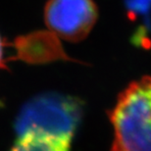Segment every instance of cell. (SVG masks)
<instances>
[{
    "label": "cell",
    "mask_w": 151,
    "mask_h": 151,
    "mask_svg": "<svg viewBox=\"0 0 151 151\" xmlns=\"http://www.w3.org/2000/svg\"><path fill=\"white\" fill-rule=\"evenodd\" d=\"M111 151H151V76L129 84L110 111Z\"/></svg>",
    "instance_id": "obj_1"
},
{
    "label": "cell",
    "mask_w": 151,
    "mask_h": 151,
    "mask_svg": "<svg viewBox=\"0 0 151 151\" xmlns=\"http://www.w3.org/2000/svg\"><path fill=\"white\" fill-rule=\"evenodd\" d=\"M83 115L78 99L58 93H43L24 104L15 120L18 135L31 129L73 137Z\"/></svg>",
    "instance_id": "obj_2"
},
{
    "label": "cell",
    "mask_w": 151,
    "mask_h": 151,
    "mask_svg": "<svg viewBox=\"0 0 151 151\" xmlns=\"http://www.w3.org/2000/svg\"><path fill=\"white\" fill-rule=\"evenodd\" d=\"M97 16L94 0H48L44 8V20L50 32L71 42L83 40Z\"/></svg>",
    "instance_id": "obj_3"
},
{
    "label": "cell",
    "mask_w": 151,
    "mask_h": 151,
    "mask_svg": "<svg viewBox=\"0 0 151 151\" xmlns=\"http://www.w3.org/2000/svg\"><path fill=\"white\" fill-rule=\"evenodd\" d=\"M13 48L15 59L28 64L46 63L72 60L63 49L59 37L52 32L38 31L15 38Z\"/></svg>",
    "instance_id": "obj_4"
},
{
    "label": "cell",
    "mask_w": 151,
    "mask_h": 151,
    "mask_svg": "<svg viewBox=\"0 0 151 151\" xmlns=\"http://www.w3.org/2000/svg\"><path fill=\"white\" fill-rule=\"evenodd\" d=\"M73 137L31 129L18 135L10 151H71Z\"/></svg>",
    "instance_id": "obj_5"
},
{
    "label": "cell",
    "mask_w": 151,
    "mask_h": 151,
    "mask_svg": "<svg viewBox=\"0 0 151 151\" xmlns=\"http://www.w3.org/2000/svg\"><path fill=\"white\" fill-rule=\"evenodd\" d=\"M6 63L7 61L4 59V41L0 35V70H5L7 68Z\"/></svg>",
    "instance_id": "obj_6"
}]
</instances>
